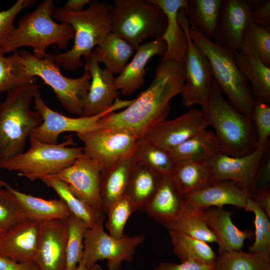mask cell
I'll use <instances>...</instances> for the list:
<instances>
[{"mask_svg": "<svg viewBox=\"0 0 270 270\" xmlns=\"http://www.w3.org/2000/svg\"><path fill=\"white\" fill-rule=\"evenodd\" d=\"M183 196L186 204L202 210L228 204L244 208L249 197L234 182L227 180L214 182L202 189Z\"/></svg>", "mask_w": 270, "mask_h": 270, "instance_id": "obj_22", "label": "cell"}, {"mask_svg": "<svg viewBox=\"0 0 270 270\" xmlns=\"http://www.w3.org/2000/svg\"><path fill=\"white\" fill-rule=\"evenodd\" d=\"M38 88L36 84L16 87L0 102V169L24 152L32 132L43 122L40 114L30 108Z\"/></svg>", "mask_w": 270, "mask_h": 270, "instance_id": "obj_4", "label": "cell"}, {"mask_svg": "<svg viewBox=\"0 0 270 270\" xmlns=\"http://www.w3.org/2000/svg\"><path fill=\"white\" fill-rule=\"evenodd\" d=\"M102 218L94 226L86 228L84 235L82 260L90 268L100 260H106L107 270H120L122 262H132L136 248L144 240L143 235L129 236L124 234L115 238L104 230Z\"/></svg>", "mask_w": 270, "mask_h": 270, "instance_id": "obj_10", "label": "cell"}, {"mask_svg": "<svg viewBox=\"0 0 270 270\" xmlns=\"http://www.w3.org/2000/svg\"><path fill=\"white\" fill-rule=\"evenodd\" d=\"M184 79L183 63L160 58L150 86L124 110L104 116L101 129L142 138L153 126L166 120L170 110V102L181 94Z\"/></svg>", "mask_w": 270, "mask_h": 270, "instance_id": "obj_1", "label": "cell"}, {"mask_svg": "<svg viewBox=\"0 0 270 270\" xmlns=\"http://www.w3.org/2000/svg\"><path fill=\"white\" fill-rule=\"evenodd\" d=\"M85 70L91 75L90 88L80 116H94L110 108L118 98L113 74L106 68L102 69L92 52L86 60Z\"/></svg>", "mask_w": 270, "mask_h": 270, "instance_id": "obj_19", "label": "cell"}, {"mask_svg": "<svg viewBox=\"0 0 270 270\" xmlns=\"http://www.w3.org/2000/svg\"><path fill=\"white\" fill-rule=\"evenodd\" d=\"M35 2L34 0H18L9 8L0 11V48L4 44L14 30V20L18 14L33 6Z\"/></svg>", "mask_w": 270, "mask_h": 270, "instance_id": "obj_45", "label": "cell"}, {"mask_svg": "<svg viewBox=\"0 0 270 270\" xmlns=\"http://www.w3.org/2000/svg\"><path fill=\"white\" fill-rule=\"evenodd\" d=\"M113 5L106 2L91 0L88 8L80 12L68 10L63 6L55 7L52 18L70 24L74 31V42L68 51L52 54L54 62L68 71L80 68L90 56L92 49L112 32Z\"/></svg>", "mask_w": 270, "mask_h": 270, "instance_id": "obj_2", "label": "cell"}, {"mask_svg": "<svg viewBox=\"0 0 270 270\" xmlns=\"http://www.w3.org/2000/svg\"><path fill=\"white\" fill-rule=\"evenodd\" d=\"M213 266L192 261L180 264L164 262L158 264L153 270H212Z\"/></svg>", "mask_w": 270, "mask_h": 270, "instance_id": "obj_49", "label": "cell"}, {"mask_svg": "<svg viewBox=\"0 0 270 270\" xmlns=\"http://www.w3.org/2000/svg\"><path fill=\"white\" fill-rule=\"evenodd\" d=\"M10 56L19 74L40 78L51 87L65 110L70 113L81 116L90 84L91 75L88 71L85 70L78 78L65 76L50 53H46V56L40 59L26 50L16 51Z\"/></svg>", "mask_w": 270, "mask_h": 270, "instance_id": "obj_6", "label": "cell"}, {"mask_svg": "<svg viewBox=\"0 0 270 270\" xmlns=\"http://www.w3.org/2000/svg\"><path fill=\"white\" fill-rule=\"evenodd\" d=\"M28 220L16 197L0 186V230L6 232Z\"/></svg>", "mask_w": 270, "mask_h": 270, "instance_id": "obj_43", "label": "cell"}, {"mask_svg": "<svg viewBox=\"0 0 270 270\" xmlns=\"http://www.w3.org/2000/svg\"><path fill=\"white\" fill-rule=\"evenodd\" d=\"M220 152L214 133L204 130L167 152L174 163L190 161L206 163Z\"/></svg>", "mask_w": 270, "mask_h": 270, "instance_id": "obj_28", "label": "cell"}, {"mask_svg": "<svg viewBox=\"0 0 270 270\" xmlns=\"http://www.w3.org/2000/svg\"><path fill=\"white\" fill-rule=\"evenodd\" d=\"M252 120L254 122L258 146L269 140L270 106L254 100Z\"/></svg>", "mask_w": 270, "mask_h": 270, "instance_id": "obj_46", "label": "cell"}, {"mask_svg": "<svg viewBox=\"0 0 270 270\" xmlns=\"http://www.w3.org/2000/svg\"><path fill=\"white\" fill-rule=\"evenodd\" d=\"M186 204L171 176L163 178L144 212L162 226L173 221L183 212Z\"/></svg>", "mask_w": 270, "mask_h": 270, "instance_id": "obj_24", "label": "cell"}, {"mask_svg": "<svg viewBox=\"0 0 270 270\" xmlns=\"http://www.w3.org/2000/svg\"><path fill=\"white\" fill-rule=\"evenodd\" d=\"M264 270H270V265L268 266Z\"/></svg>", "mask_w": 270, "mask_h": 270, "instance_id": "obj_54", "label": "cell"}, {"mask_svg": "<svg viewBox=\"0 0 270 270\" xmlns=\"http://www.w3.org/2000/svg\"><path fill=\"white\" fill-rule=\"evenodd\" d=\"M36 77L19 74L10 56L0 53V96L22 86L36 84Z\"/></svg>", "mask_w": 270, "mask_h": 270, "instance_id": "obj_44", "label": "cell"}, {"mask_svg": "<svg viewBox=\"0 0 270 270\" xmlns=\"http://www.w3.org/2000/svg\"><path fill=\"white\" fill-rule=\"evenodd\" d=\"M210 126L202 110L192 108L150 128L142 138L168 152Z\"/></svg>", "mask_w": 270, "mask_h": 270, "instance_id": "obj_17", "label": "cell"}, {"mask_svg": "<svg viewBox=\"0 0 270 270\" xmlns=\"http://www.w3.org/2000/svg\"><path fill=\"white\" fill-rule=\"evenodd\" d=\"M270 265V253L241 250L219 252L212 270H264Z\"/></svg>", "mask_w": 270, "mask_h": 270, "instance_id": "obj_37", "label": "cell"}, {"mask_svg": "<svg viewBox=\"0 0 270 270\" xmlns=\"http://www.w3.org/2000/svg\"><path fill=\"white\" fill-rule=\"evenodd\" d=\"M270 148L269 140L248 154L234 157L219 152L206 163L214 182L230 180L250 196L261 161Z\"/></svg>", "mask_w": 270, "mask_h": 270, "instance_id": "obj_14", "label": "cell"}, {"mask_svg": "<svg viewBox=\"0 0 270 270\" xmlns=\"http://www.w3.org/2000/svg\"><path fill=\"white\" fill-rule=\"evenodd\" d=\"M133 158L163 178L171 176L174 163L167 152L144 138H138Z\"/></svg>", "mask_w": 270, "mask_h": 270, "instance_id": "obj_38", "label": "cell"}, {"mask_svg": "<svg viewBox=\"0 0 270 270\" xmlns=\"http://www.w3.org/2000/svg\"><path fill=\"white\" fill-rule=\"evenodd\" d=\"M134 162L126 196L134 201L138 210L144 212L163 177L149 167Z\"/></svg>", "mask_w": 270, "mask_h": 270, "instance_id": "obj_32", "label": "cell"}, {"mask_svg": "<svg viewBox=\"0 0 270 270\" xmlns=\"http://www.w3.org/2000/svg\"><path fill=\"white\" fill-rule=\"evenodd\" d=\"M238 52L256 56L270 67V30L250 20L242 35Z\"/></svg>", "mask_w": 270, "mask_h": 270, "instance_id": "obj_39", "label": "cell"}, {"mask_svg": "<svg viewBox=\"0 0 270 270\" xmlns=\"http://www.w3.org/2000/svg\"><path fill=\"white\" fill-rule=\"evenodd\" d=\"M250 19L255 24L270 30V0H256Z\"/></svg>", "mask_w": 270, "mask_h": 270, "instance_id": "obj_47", "label": "cell"}, {"mask_svg": "<svg viewBox=\"0 0 270 270\" xmlns=\"http://www.w3.org/2000/svg\"><path fill=\"white\" fill-rule=\"evenodd\" d=\"M222 0H189L184 7L190 27L214 38Z\"/></svg>", "mask_w": 270, "mask_h": 270, "instance_id": "obj_31", "label": "cell"}, {"mask_svg": "<svg viewBox=\"0 0 270 270\" xmlns=\"http://www.w3.org/2000/svg\"><path fill=\"white\" fill-rule=\"evenodd\" d=\"M42 180L56 192L71 214L82 220L87 228L92 227L104 217V213L98 212L74 195L64 182L49 178H44Z\"/></svg>", "mask_w": 270, "mask_h": 270, "instance_id": "obj_36", "label": "cell"}, {"mask_svg": "<svg viewBox=\"0 0 270 270\" xmlns=\"http://www.w3.org/2000/svg\"><path fill=\"white\" fill-rule=\"evenodd\" d=\"M160 6L165 14L168 24L162 38L166 45L163 60H171L184 63L188 44L186 36L177 18L178 12L186 4L187 0H151Z\"/></svg>", "mask_w": 270, "mask_h": 270, "instance_id": "obj_25", "label": "cell"}, {"mask_svg": "<svg viewBox=\"0 0 270 270\" xmlns=\"http://www.w3.org/2000/svg\"><path fill=\"white\" fill-rule=\"evenodd\" d=\"M134 163L132 156L127 157L100 172V191L104 214L111 205L126 196Z\"/></svg>", "mask_w": 270, "mask_h": 270, "instance_id": "obj_26", "label": "cell"}, {"mask_svg": "<svg viewBox=\"0 0 270 270\" xmlns=\"http://www.w3.org/2000/svg\"><path fill=\"white\" fill-rule=\"evenodd\" d=\"M4 232H3L0 230V238H1V236H2Z\"/></svg>", "mask_w": 270, "mask_h": 270, "instance_id": "obj_55", "label": "cell"}, {"mask_svg": "<svg viewBox=\"0 0 270 270\" xmlns=\"http://www.w3.org/2000/svg\"><path fill=\"white\" fill-rule=\"evenodd\" d=\"M238 68L246 78L254 100L270 104V67L258 58L238 52L234 56Z\"/></svg>", "mask_w": 270, "mask_h": 270, "instance_id": "obj_29", "label": "cell"}, {"mask_svg": "<svg viewBox=\"0 0 270 270\" xmlns=\"http://www.w3.org/2000/svg\"><path fill=\"white\" fill-rule=\"evenodd\" d=\"M68 218L40 222L34 258L40 270H66Z\"/></svg>", "mask_w": 270, "mask_h": 270, "instance_id": "obj_18", "label": "cell"}, {"mask_svg": "<svg viewBox=\"0 0 270 270\" xmlns=\"http://www.w3.org/2000/svg\"><path fill=\"white\" fill-rule=\"evenodd\" d=\"M136 49L131 44L110 32L96 46L92 54L98 63H103L106 68L113 74H120L127 65Z\"/></svg>", "mask_w": 270, "mask_h": 270, "instance_id": "obj_30", "label": "cell"}, {"mask_svg": "<svg viewBox=\"0 0 270 270\" xmlns=\"http://www.w3.org/2000/svg\"><path fill=\"white\" fill-rule=\"evenodd\" d=\"M40 226L28 219L4 232L0 238V255L18 262H34Z\"/></svg>", "mask_w": 270, "mask_h": 270, "instance_id": "obj_20", "label": "cell"}, {"mask_svg": "<svg viewBox=\"0 0 270 270\" xmlns=\"http://www.w3.org/2000/svg\"><path fill=\"white\" fill-rule=\"evenodd\" d=\"M134 101L122 100L118 98L112 106L106 111L92 116L71 118L54 111L42 100L39 88L34 94L33 102L35 110L42 116V124L31 133L32 136L45 143H58L60 134L64 132H86L100 130V120L104 116L122 108H127Z\"/></svg>", "mask_w": 270, "mask_h": 270, "instance_id": "obj_11", "label": "cell"}, {"mask_svg": "<svg viewBox=\"0 0 270 270\" xmlns=\"http://www.w3.org/2000/svg\"><path fill=\"white\" fill-rule=\"evenodd\" d=\"M166 16L151 0H115L112 14V32L136 49L149 38H162Z\"/></svg>", "mask_w": 270, "mask_h": 270, "instance_id": "obj_8", "label": "cell"}, {"mask_svg": "<svg viewBox=\"0 0 270 270\" xmlns=\"http://www.w3.org/2000/svg\"><path fill=\"white\" fill-rule=\"evenodd\" d=\"M138 210L136 204L127 196L111 205L106 212V226L108 234L116 238H122L124 234V228L129 217Z\"/></svg>", "mask_w": 270, "mask_h": 270, "instance_id": "obj_41", "label": "cell"}, {"mask_svg": "<svg viewBox=\"0 0 270 270\" xmlns=\"http://www.w3.org/2000/svg\"><path fill=\"white\" fill-rule=\"evenodd\" d=\"M86 224L72 214L68 218L66 270H76L82 258Z\"/></svg>", "mask_w": 270, "mask_h": 270, "instance_id": "obj_40", "label": "cell"}, {"mask_svg": "<svg viewBox=\"0 0 270 270\" xmlns=\"http://www.w3.org/2000/svg\"><path fill=\"white\" fill-rule=\"evenodd\" d=\"M203 210L207 225L216 238L218 252L241 250L246 240L254 236L250 230L238 229L232 221V212L222 207Z\"/></svg>", "mask_w": 270, "mask_h": 270, "instance_id": "obj_23", "label": "cell"}, {"mask_svg": "<svg viewBox=\"0 0 270 270\" xmlns=\"http://www.w3.org/2000/svg\"><path fill=\"white\" fill-rule=\"evenodd\" d=\"M0 270H40L34 262L21 263L0 255Z\"/></svg>", "mask_w": 270, "mask_h": 270, "instance_id": "obj_51", "label": "cell"}, {"mask_svg": "<svg viewBox=\"0 0 270 270\" xmlns=\"http://www.w3.org/2000/svg\"><path fill=\"white\" fill-rule=\"evenodd\" d=\"M189 31L192 42L208 60L213 78L222 93L234 108L252 119L254 98L246 78L236 64L234 56L190 27Z\"/></svg>", "mask_w": 270, "mask_h": 270, "instance_id": "obj_7", "label": "cell"}, {"mask_svg": "<svg viewBox=\"0 0 270 270\" xmlns=\"http://www.w3.org/2000/svg\"><path fill=\"white\" fill-rule=\"evenodd\" d=\"M249 197L270 219V187L255 190Z\"/></svg>", "mask_w": 270, "mask_h": 270, "instance_id": "obj_50", "label": "cell"}, {"mask_svg": "<svg viewBox=\"0 0 270 270\" xmlns=\"http://www.w3.org/2000/svg\"><path fill=\"white\" fill-rule=\"evenodd\" d=\"M201 110L206 120L215 130L220 152L241 156L251 153L258 146L252 120L224 98L214 78Z\"/></svg>", "mask_w": 270, "mask_h": 270, "instance_id": "obj_3", "label": "cell"}, {"mask_svg": "<svg viewBox=\"0 0 270 270\" xmlns=\"http://www.w3.org/2000/svg\"><path fill=\"white\" fill-rule=\"evenodd\" d=\"M76 135L84 144L83 154L94 160L101 172L124 158L132 156L138 140L125 132L104 129Z\"/></svg>", "mask_w": 270, "mask_h": 270, "instance_id": "obj_13", "label": "cell"}, {"mask_svg": "<svg viewBox=\"0 0 270 270\" xmlns=\"http://www.w3.org/2000/svg\"></svg>", "mask_w": 270, "mask_h": 270, "instance_id": "obj_56", "label": "cell"}, {"mask_svg": "<svg viewBox=\"0 0 270 270\" xmlns=\"http://www.w3.org/2000/svg\"><path fill=\"white\" fill-rule=\"evenodd\" d=\"M28 150L4 164L2 168L16 171L33 181L54 175L72 165L83 155V147L76 145L72 136L60 143L48 144L30 136Z\"/></svg>", "mask_w": 270, "mask_h": 270, "instance_id": "obj_9", "label": "cell"}, {"mask_svg": "<svg viewBox=\"0 0 270 270\" xmlns=\"http://www.w3.org/2000/svg\"><path fill=\"white\" fill-rule=\"evenodd\" d=\"M266 187H270V148L266 152L261 161L252 192Z\"/></svg>", "mask_w": 270, "mask_h": 270, "instance_id": "obj_48", "label": "cell"}, {"mask_svg": "<svg viewBox=\"0 0 270 270\" xmlns=\"http://www.w3.org/2000/svg\"><path fill=\"white\" fill-rule=\"evenodd\" d=\"M54 8L52 0H44L34 10L20 17L17 26L0 48V53L14 52L20 47L30 46L33 55L40 59L46 56V50L52 44L60 49L66 48L74 39V31L70 24L53 20Z\"/></svg>", "mask_w": 270, "mask_h": 270, "instance_id": "obj_5", "label": "cell"}, {"mask_svg": "<svg viewBox=\"0 0 270 270\" xmlns=\"http://www.w3.org/2000/svg\"><path fill=\"white\" fill-rule=\"evenodd\" d=\"M100 172L94 160L83 154L70 166L46 178L64 182L76 197L98 212L104 213L100 191Z\"/></svg>", "mask_w": 270, "mask_h": 270, "instance_id": "obj_15", "label": "cell"}, {"mask_svg": "<svg viewBox=\"0 0 270 270\" xmlns=\"http://www.w3.org/2000/svg\"><path fill=\"white\" fill-rule=\"evenodd\" d=\"M244 209L254 214L255 239L248 247V252L270 253V219L250 197Z\"/></svg>", "mask_w": 270, "mask_h": 270, "instance_id": "obj_42", "label": "cell"}, {"mask_svg": "<svg viewBox=\"0 0 270 270\" xmlns=\"http://www.w3.org/2000/svg\"><path fill=\"white\" fill-rule=\"evenodd\" d=\"M256 0H222L214 41L234 56Z\"/></svg>", "mask_w": 270, "mask_h": 270, "instance_id": "obj_16", "label": "cell"}, {"mask_svg": "<svg viewBox=\"0 0 270 270\" xmlns=\"http://www.w3.org/2000/svg\"><path fill=\"white\" fill-rule=\"evenodd\" d=\"M171 176L183 195L202 189L214 182L206 163L176 162Z\"/></svg>", "mask_w": 270, "mask_h": 270, "instance_id": "obj_33", "label": "cell"}, {"mask_svg": "<svg viewBox=\"0 0 270 270\" xmlns=\"http://www.w3.org/2000/svg\"><path fill=\"white\" fill-rule=\"evenodd\" d=\"M174 252L181 262L192 261L214 266L217 256L208 242L168 230Z\"/></svg>", "mask_w": 270, "mask_h": 270, "instance_id": "obj_34", "label": "cell"}, {"mask_svg": "<svg viewBox=\"0 0 270 270\" xmlns=\"http://www.w3.org/2000/svg\"><path fill=\"white\" fill-rule=\"evenodd\" d=\"M168 230L178 232L206 242H216L208 228L204 210L186 204L181 214L164 226Z\"/></svg>", "mask_w": 270, "mask_h": 270, "instance_id": "obj_35", "label": "cell"}, {"mask_svg": "<svg viewBox=\"0 0 270 270\" xmlns=\"http://www.w3.org/2000/svg\"><path fill=\"white\" fill-rule=\"evenodd\" d=\"M178 22L186 36L188 48L184 63L185 79L181 92L182 103L186 107H201L208 96L213 78L210 64L206 56L192 41L190 24L184 8L178 12Z\"/></svg>", "mask_w": 270, "mask_h": 270, "instance_id": "obj_12", "label": "cell"}, {"mask_svg": "<svg viewBox=\"0 0 270 270\" xmlns=\"http://www.w3.org/2000/svg\"><path fill=\"white\" fill-rule=\"evenodd\" d=\"M76 270H102V268L97 264H96L90 268H88L82 259L79 262Z\"/></svg>", "mask_w": 270, "mask_h": 270, "instance_id": "obj_53", "label": "cell"}, {"mask_svg": "<svg viewBox=\"0 0 270 270\" xmlns=\"http://www.w3.org/2000/svg\"><path fill=\"white\" fill-rule=\"evenodd\" d=\"M0 186L10 192L17 198L28 220L42 222L50 220L68 218L71 212L60 199L45 200L22 192L0 180Z\"/></svg>", "mask_w": 270, "mask_h": 270, "instance_id": "obj_27", "label": "cell"}, {"mask_svg": "<svg viewBox=\"0 0 270 270\" xmlns=\"http://www.w3.org/2000/svg\"><path fill=\"white\" fill-rule=\"evenodd\" d=\"M90 2V0H68L63 7L72 12H80L84 10L85 5Z\"/></svg>", "mask_w": 270, "mask_h": 270, "instance_id": "obj_52", "label": "cell"}, {"mask_svg": "<svg viewBox=\"0 0 270 270\" xmlns=\"http://www.w3.org/2000/svg\"><path fill=\"white\" fill-rule=\"evenodd\" d=\"M166 45L162 38L154 39L140 44L131 62L118 76L114 78L116 90L122 95L130 96L144 84L145 67L149 60L154 56H163Z\"/></svg>", "mask_w": 270, "mask_h": 270, "instance_id": "obj_21", "label": "cell"}]
</instances>
